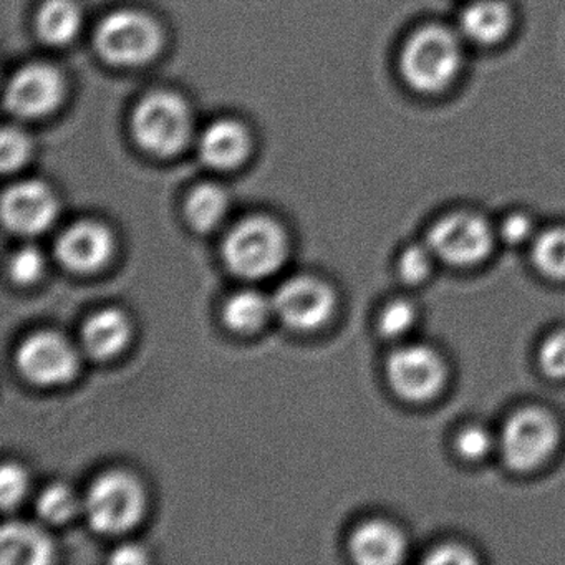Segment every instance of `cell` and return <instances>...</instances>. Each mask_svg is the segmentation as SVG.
<instances>
[{
  "label": "cell",
  "mask_w": 565,
  "mask_h": 565,
  "mask_svg": "<svg viewBox=\"0 0 565 565\" xmlns=\"http://www.w3.org/2000/svg\"><path fill=\"white\" fill-rule=\"evenodd\" d=\"M535 267L552 279H565V227H551L532 241Z\"/></svg>",
  "instance_id": "7402d4cb"
},
{
  "label": "cell",
  "mask_w": 565,
  "mask_h": 565,
  "mask_svg": "<svg viewBox=\"0 0 565 565\" xmlns=\"http://www.w3.org/2000/svg\"><path fill=\"white\" fill-rule=\"evenodd\" d=\"M250 150L249 135L243 125L220 120L204 130L200 140V154L214 170H233L244 163Z\"/></svg>",
  "instance_id": "2e32d148"
},
{
  "label": "cell",
  "mask_w": 565,
  "mask_h": 565,
  "mask_svg": "<svg viewBox=\"0 0 565 565\" xmlns=\"http://www.w3.org/2000/svg\"><path fill=\"white\" fill-rule=\"evenodd\" d=\"M130 320L121 310L107 309L94 313L85 322L82 339L88 355L107 360L120 353L130 340Z\"/></svg>",
  "instance_id": "ac0fdd59"
},
{
  "label": "cell",
  "mask_w": 565,
  "mask_h": 565,
  "mask_svg": "<svg viewBox=\"0 0 565 565\" xmlns=\"http://www.w3.org/2000/svg\"><path fill=\"white\" fill-rule=\"evenodd\" d=\"M18 366L22 375L35 385H58L77 373V352L58 333L39 332L19 347Z\"/></svg>",
  "instance_id": "9c48e42d"
},
{
  "label": "cell",
  "mask_w": 565,
  "mask_h": 565,
  "mask_svg": "<svg viewBox=\"0 0 565 565\" xmlns=\"http://www.w3.org/2000/svg\"><path fill=\"white\" fill-rule=\"evenodd\" d=\"M223 254L236 276L263 279L282 266L287 237L282 227L269 217H249L231 231Z\"/></svg>",
  "instance_id": "7a4b0ae2"
},
{
  "label": "cell",
  "mask_w": 565,
  "mask_h": 565,
  "mask_svg": "<svg viewBox=\"0 0 565 565\" xmlns=\"http://www.w3.org/2000/svg\"><path fill=\"white\" fill-rule=\"evenodd\" d=\"M426 562L428 564H472L476 562V555L462 545L445 544L431 551Z\"/></svg>",
  "instance_id": "1f68e13d"
},
{
  "label": "cell",
  "mask_w": 565,
  "mask_h": 565,
  "mask_svg": "<svg viewBox=\"0 0 565 565\" xmlns=\"http://www.w3.org/2000/svg\"><path fill=\"white\" fill-rule=\"evenodd\" d=\"M350 552L359 564L393 565L406 554V537L395 524L373 519L363 522L350 537Z\"/></svg>",
  "instance_id": "9a60e30c"
},
{
  "label": "cell",
  "mask_w": 565,
  "mask_h": 565,
  "mask_svg": "<svg viewBox=\"0 0 565 565\" xmlns=\"http://www.w3.org/2000/svg\"><path fill=\"white\" fill-rule=\"evenodd\" d=\"M31 140L18 128H6L0 141V164L4 171H15L31 157Z\"/></svg>",
  "instance_id": "4316f807"
},
{
  "label": "cell",
  "mask_w": 565,
  "mask_h": 565,
  "mask_svg": "<svg viewBox=\"0 0 565 565\" xmlns=\"http://www.w3.org/2000/svg\"><path fill=\"white\" fill-rule=\"evenodd\" d=\"M114 247V236L104 224L82 221L62 233L55 254L62 266L74 273L88 274L108 263Z\"/></svg>",
  "instance_id": "5bb4252c"
},
{
  "label": "cell",
  "mask_w": 565,
  "mask_h": 565,
  "mask_svg": "<svg viewBox=\"0 0 565 565\" xmlns=\"http://www.w3.org/2000/svg\"><path fill=\"white\" fill-rule=\"evenodd\" d=\"M456 451L468 461H482L498 448V439L481 425H469L456 436Z\"/></svg>",
  "instance_id": "484cf974"
},
{
  "label": "cell",
  "mask_w": 565,
  "mask_h": 565,
  "mask_svg": "<svg viewBox=\"0 0 565 565\" xmlns=\"http://www.w3.org/2000/svg\"><path fill=\"white\" fill-rule=\"evenodd\" d=\"M515 24L511 0H466L455 25L469 47L495 49L508 42Z\"/></svg>",
  "instance_id": "7c38bea8"
},
{
  "label": "cell",
  "mask_w": 565,
  "mask_h": 565,
  "mask_svg": "<svg viewBox=\"0 0 565 565\" xmlns=\"http://www.w3.org/2000/svg\"><path fill=\"white\" fill-rule=\"evenodd\" d=\"M193 131V117L186 102L170 92L148 95L134 115L138 145L157 157H173L186 147Z\"/></svg>",
  "instance_id": "277c9868"
},
{
  "label": "cell",
  "mask_w": 565,
  "mask_h": 565,
  "mask_svg": "<svg viewBox=\"0 0 565 565\" xmlns=\"http://www.w3.org/2000/svg\"><path fill=\"white\" fill-rule=\"evenodd\" d=\"M416 323V309L408 300H393L380 313L379 329L386 339H403Z\"/></svg>",
  "instance_id": "cb8c5ba5"
},
{
  "label": "cell",
  "mask_w": 565,
  "mask_h": 565,
  "mask_svg": "<svg viewBox=\"0 0 565 565\" xmlns=\"http://www.w3.org/2000/svg\"><path fill=\"white\" fill-rule=\"evenodd\" d=\"M81 28V9L72 0H49L39 12V35L42 41L55 47L71 44Z\"/></svg>",
  "instance_id": "d6986e66"
},
{
  "label": "cell",
  "mask_w": 565,
  "mask_h": 565,
  "mask_svg": "<svg viewBox=\"0 0 565 565\" xmlns=\"http://www.w3.org/2000/svg\"><path fill=\"white\" fill-rule=\"evenodd\" d=\"M542 372L551 379H565V330L552 333L539 352Z\"/></svg>",
  "instance_id": "f546056e"
},
{
  "label": "cell",
  "mask_w": 565,
  "mask_h": 565,
  "mask_svg": "<svg viewBox=\"0 0 565 565\" xmlns=\"http://www.w3.org/2000/svg\"><path fill=\"white\" fill-rule=\"evenodd\" d=\"M54 547L51 539L39 525L9 522L0 532V561L2 564L41 565L52 562Z\"/></svg>",
  "instance_id": "e0dca14e"
},
{
  "label": "cell",
  "mask_w": 565,
  "mask_h": 565,
  "mask_svg": "<svg viewBox=\"0 0 565 565\" xmlns=\"http://www.w3.org/2000/svg\"><path fill=\"white\" fill-rule=\"evenodd\" d=\"M29 489L28 472L15 465L6 462L0 471V501L4 508H14L24 498Z\"/></svg>",
  "instance_id": "f1b7e54d"
},
{
  "label": "cell",
  "mask_w": 565,
  "mask_h": 565,
  "mask_svg": "<svg viewBox=\"0 0 565 565\" xmlns=\"http://www.w3.org/2000/svg\"><path fill=\"white\" fill-rule=\"evenodd\" d=\"M435 259V253L428 244H413L399 254V277L408 284H422L431 274Z\"/></svg>",
  "instance_id": "d4e9b609"
},
{
  "label": "cell",
  "mask_w": 565,
  "mask_h": 565,
  "mask_svg": "<svg viewBox=\"0 0 565 565\" xmlns=\"http://www.w3.org/2000/svg\"><path fill=\"white\" fill-rule=\"evenodd\" d=\"M498 236L509 246H521L529 241H534L537 230H535L534 220L529 214L512 213L502 220Z\"/></svg>",
  "instance_id": "4dcf8cb0"
},
{
  "label": "cell",
  "mask_w": 565,
  "mask_h": 565,
  "mask_svg": "<svg viewBox=\"0 0 565 565\" xmlns=\"http://www.w3.org/2000/svg\"><path fill=\"white\" fill-rule=\"evenodd\" d=\"M335 297L332 289L316 277L299 276L277 290L273 307L277 316L297 330H313L332 316Z\"/></svg>",
  "instance_id": "8fae6325"
},
{
  "label": "cell",
  "mask_w": 565,
  "mask_h": 565,
  "mask_svg": "<svg viewBox=\"0 0 565 565\" xmlns=\"http://www.w3.org/2000/svg\"><path fill=\"white\" fill-rule=\"evenodd\" d=\"M227 211V194L216 184H203L188 198L186 216L198 231H211Z\"/></svg>",
  "instance_id": "44dd1931"
},
{
  "label": "cell",
  "mask_w": 565,
  "mask_h": 565,
  "mask_svg": "<svg viewBox=\"0 0 565 565\" xmlns=\"http://www.w3.org/2000/svg\"><path fill=\"white\" fill-rule=\"evenodd\" d=\"M58 213L55 194L41 181H24L6 191L2 216L12 233L35 236L54 223Z\"/></svg>",
  "instance_id": "4fadbf2b"
},
{
  "label": "cell",
  "mask_w": 565,
  "mask_h": 565,
  "mask_svg": "<svg viewBox=\"0 0 565 565\" xmlns=\"http://www.w3.org/2000/svg\"><path fill=\"white\" fill-rule=\"evenodd\" d=\"M468 47L456 25L426 22L403 42L399 75L415 94L425 97L445 94L461 78Z\"/></svg>",
  "instance_id": "6da1fadb"
},
{
  "label": "cell",
  "mask_w": 565,
  "mask_h": 565,
  "mask_svg": "<svg viewBox=\"0 0 565 565\" xmlns=\"http://www.w3.org/2000/svg\"><path fill=\"white\" fill-rule=\"evenodd\" d=\"M386 376L399 398L423 403L439 395L448 379V370L436 350L415 343L399 347L388 356Z\"/></svg>",
  "instance_id": "ba28073f"
},
{
  "label": "cell",
  "mask_w": 565,
  "mask_h": 565,
  "mask_svg": "<svg viewBox=\"0 0 565 565\" xmlns=\"http://www.w3.org/2000/svg\"><path fill=\"white\" fill-rule=\"evenodd\" d=\"M273 302L254 290L234 294L224 307V322L231 330L250 333L259 330L269 319Z\"/></svg>",
  "instance_id": "ffe728a7"
},
{
  "label": "cell",
  "mask_w": 565,
  "mask_h": 565,
  "mask_svg": "<svg viewBox=\"0 0 565 565\" xmlns=\"http://www.w3.org/2000/svg\"><path fill=\"white\" fill-rule=\"evenodd\" d=\"M102 57L120 67H138L157 57L161 31L157 22L138 11H117L97 31Z\"/></svg>",
  "instance_id": "52a82bcc"
},
{
  "label": "cell",
  "mask_w": 565,
  "mask_h": 565,
  "mask_svg": "<svg viewBox=\"0 0 565 565\" xmlns=\"http://www.w3.org/2000/svg\"><path fill=\"white\" fill-rule=\"evenodd\" d=\"M45 269L44 256L34 246H25L12 254L9 260V274L19 284H32L41 279Z\"/></svg>",
  "instance_id": "83f0119b"
},
{
  "label": "cell",
  "mask_w": 565,
  "mask_h": 565,
  "mask_svg": "<svg viewBox=\"0 0 565 565\" xmlns=\"http://www.w3.org/2000/svg\"><path fill=\"white\" fill-rule=\"evenodd\" d=\"M147 558V554L137 545H125V547L117 548L111 555V562L115 564H143Z\"/></svg>",
  "instance_id": "d6a6232c"
},
{
  "label": "cell",
  "mask_w": 565,
  "mask_h": 565,
  "mask_svg": "<svg viewBox=\"0 0 565 565\" xmlns=\"http://www.w3.org/2000/svg\"><path fill=\"white\" fill-rule=\"evenodd\" d=\"M495 233L489 221L472 211H455L433 224L426 244L436 259L456 267L482 263L494 247Z\"/></svg>",
  "instance_id": "8992f818"
},
{
  "label": "cell",
  "mask_w": 565,
  "mask_h": 565,
  "mask_svg": "<svg viewBox=\"0 0 565 565\" xmlns=\"http://www.w3.org/2000/svg\"><path fill=\"white\" fill-rule=\"evenodd\" d=\"M78 505L77 495L68 486L52 484L39 498L38 511L44 521L64 524L77 514Z\"/></svg>",
  "instance_id": "603a6c76"
},
{
  "label": "cell",
  "mask_w": 565,
  "mask_h": 565,
  "mask_svg": "<svg viewBox=\"0 0 565 565\" xmlns=\"http://www.w3.org/2000/svg\"><path fill=\"white\" fill-rule=\"evenodd\" d=\"M88 524L100 534H124L145 512V491L135 476L110 471L95 479L84 499Z\"/></svg>",
  "instance_id": "3957f363"
},
{
  "label": "cell",
  "mask_w": 565,
  "mask_h": 565,
  "mask_svg": "<svg viewBox=\"0 0 565 565\" xmlns=\"http://www.w3.org/2000/svg\"><path fill=\"white\" fill-rule=\"evenodd\" d=\"M557 422L551 413L535 406L519 409L505 422L498 438V449L505 465L514 471H532L544 465L557 449Z\"/></svg>",
  "instance_id": "5b68a950"
},
{
  "label": "cell",
  "mask_w": 565,
  "mask_h": 565,
  "mask_svg": "<svg viewBox=\"0 0 565 565\" xmlns=\"http://www.w3.org/2000/svg\"><path fill=\"white\" fill-rule=\"evenodd\" d=\"M65 84L61 72L47 64H31L12 77L6 104L15 117L38 120L61 107Z\"/></svg>",
  "instance_id": "30bf717a"
}]
</instances>
